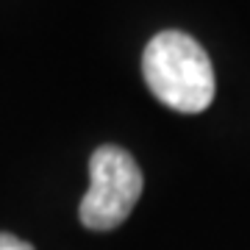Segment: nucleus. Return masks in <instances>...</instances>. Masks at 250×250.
<instances>
[{"label": "nucleus", "instance_id": "obj_1", "mask_svg": "<svg viewBox=\"0 0 250 250\" xmlns=\"http://www.w3.org/2000/svg\"><path fill=\"white\" fill-rule=\"evenodd\" d=\"M142 75L156 98L181 114H200L214 100V67L195 36L161 31L142 53Z\"/></svg>", "mask_w": 250, "mask_h": 250}, {"label": "nucleus", "instance_id": "obj_2", "mask_svg": "<svg viewBox=\"0 0 250 250\" xmlns=\"http://www.w3.org/2000/svg\"><path fill=\"white\" fill-rule=\"evenodd\" d=\"M145 178L134 156L117 145H100L89 159V189L81 200V223L89 231H111L134 211Z\"/></svg>", "mask_w": 250, "mask_h": 250}, {"label": "nucleus", "instance_id": "obj_3", "mask_svg": "<svg viewBox=\"0 0 250 250\" xmlns=\"http://www.w3.org/2000/svg\"><path fill=\"white\" fill-rule=\"evenodd\" d=\"M0 250H34V245H28L11 233H0Z\"/></svg>", "mask_w": 250, "mask_h": 250}]
</instances>
